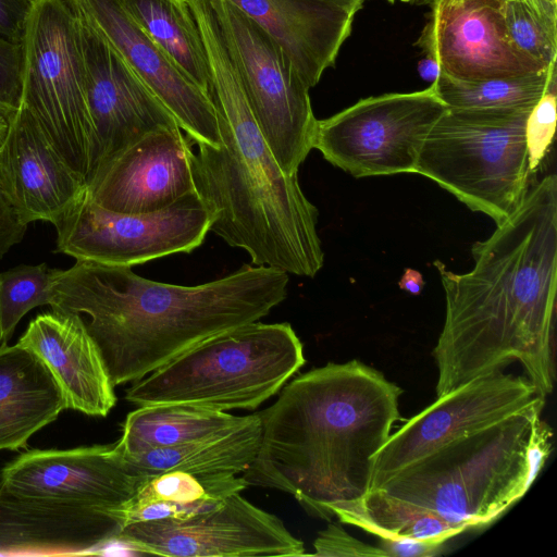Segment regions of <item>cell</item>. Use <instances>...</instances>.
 <instances>
[{
    "label": "cell",
    "mask_w": 557,
    "mask_h": 557,
    "mask_svg": "<svg viewBox=\"0 0 557 557\" xmlns=\"http://www.w3.org/2000/svg\"><path fill=\"white\" fill-rule=\"evenodd\" d=\"M210 222V213L197 191L147 213L108 210L86 191L55 227V251L76 260L133 267L193 251L203 243Z\"/></svg>",
    "instance_id": "8fae6325"
},
{
    "label": "cell",
    "mask_w": 557,
    "mask_h": 557,
    "mask_svg": "<svg viewBox=\"0 0 557 557\" xmlns=\"http://www.w3.org/2000/svg\"><path fill=\"white\" fill-rule=\"evenodd\" d=\"M193 144L178 125L151 131L103 164L87 183V195L114 212L163 209L196 191Z\"/></svg>",
    "instance_id": "2e32d148"
},
{
    "label": "cell",
    "mask_w": 557,
    "mask_h": 557,
    "mask_svg": "<svg viewBox=\"0 0 557 557\" xmlns=\"http://www.w3.org/2000/svg\"><path fill=\"white\" fill-rule=\"evenodd\" d=\"M556 85L531 109L525 122V144L530 175L535 173L552 145L556 131Z\"/></svg>",
    "instance_id": "1f68e13d"
},
{
    "label": "cell",
    "mask_w": 557,
    "mask_h": 557,
    "mask_svg": "<svg viewBox=\"0 0 557 557\" xmlns=\"http://www.w3.org/2000/svg\"><path fill=\"white\" fill-rule=\"evenodd\" d=\"M503 12L508 37L517 50L543 67L556 63L557 1L508 0Z\"/></svg>",
    "instance_id": "f546056e"
},
{
    "label": "cell",
    "mask_w": 557,
    "mask_h": 557,
    "mask_svg": "<svg viewBox=\"0 0 557 557\" xmlns=\"http://www.w3.org/2000/svg\"><path fill=\"white\" fill-rule=\"evenodd\" d=\"M187 1L205 44L221 136L219 147L197 144L193 158L195 189L211 216L209 231L244 249L255 265L313 277L324 262L318 209L263 138L209 0Z\"/></svg>",
    "instance_id": "277c9868"
},
{
    "label": "cell",
    "mask_w": 557,
    "mask_h": 557,
    "mask_svg": "<svg viewBox=\"0 0 557 557\" xmlns=\"http://www.w3.org/2000/svg\"><path fill=\"white\" fill-rule=\"evenodd\" d=\"M0 178L26 225L46 221L57 227L87 189L22 106L9 117L0 145Z\"/></svg>",
    "instance_id": "ffe728a7"
},
{
    "label": "cell",
    "mask_w": 557,
    "mask_h": 557,
    "mask_svg": "<svg viewBox=\"0 0 557 557\" xmlns=\"http://www.w3.org/2000/svg\"><path fill=\"white\" fill-rule=\"evenodd\" d=\"M252 115L275 160L297 175L317 124L309 88L282 47L230 0H209Z\"/></svg>",
    "instance_id": "9c48e42d"
},
{
    "label": "cell",
    "mask_w": 557,
    "mask_h": 557,
    "mask_svg": "<svg viewBox=\"0 0 557 557\" xmlns=\"http://www.w3.org/2000/svg\"><path fill=\"white\" fill-rule=\"evenodd\" d=\"M21 103L85 183L92 127L76 0H35L22 37Z\"/></svg>",
    "instance_id": "ba28073f"
},
{
    "label": "cell",
    "mask_w": 557,
    "mask_h": 557,
    "mask_svg": "<svg viewBox=\"0 0 557 557\" xmlns=\"http://www.w3.org/2000/svg\"><path fill=\"white\" fill-rule=\"evenodd\" d=\"M313 556L342 557V556H383L385 553L379 546L363 543L348 534L342 527L330 523L319 533L313 542Z\"/></svg>",
    "instance_id": "836d02e7"
},
{
    "label": "cell",
    "mask_w": 557,
    "mask_h": 557,
    "mask_svg": "<svg viewBox=\"0 0 557 557\" xmlns=\"http://www.w3.org/2000/svg\"><path fill=\"white\" fill-rule=\"evenodd\" d=\"M35 0H0V37L21 45L24 27Z\"/></svg>",
    "instance_id": "e575fe53"
},
{
    "label": "cell",
    "mask_w": 557,
    "mask_h": 557,
    "mask_svg": "<svg viewBox=\"0 0 557 557\" xmlns=\"http://www.w3.org/2000/svg\"><path fill=\"white\" fill-rule=\"evenodd\" d=\"M195 144L219 147L215 107L140 28L122 0H77Z\"/></svg>",
    "instance_id": "d6986e66"
},
{
    "label": "cell",
    "mask_w": 557,
    "mask_h": 557,
    "mask_svg": "<svg viewBox=\"0 0 557 557\" xmlns=\"http://www.w3.org/2000/svg\"><path fill=\"white\" fill-rule=\"evenodd\" d=\"M9 129V116L0 111V145L4 140Z\"/></svg>",
    "instance_id": "ab89813d"
},
{
    "label": "cell",
    "mask_w": 557,
    "mask_h": 557,
    "mask_svg": "<svg viewBox=\"0 0 557 557\" xmlns=\"http://www.w3.org/2000/svg\"><path fill=\"white\" fill-rule=\"evenodd\" d=\"M288 274L243 264L196 286L151 281L132 267L76 260L53 286V311L84 320L114 386L135 382L200 342L259 321L287 296ZM83 318V317H82Z\"/></svg>",
    "instance_id": "3957f363"
},
{
    "label": "cell",
    "mask_w": 557,
    "mask_h": 557,
    "mask_svg": "<svg viewBox=\"0 0 557 557\" xmlns=\"http://www.w3.org/2000/svg\"><path fill=\"white\" fill-rule=\"evenodd\" d=\"M125 524L120 511L25 495L0 483V555L96 554L115 542Z\"/></svg>",
    "instance_id": "ac0fdd59"
},
{
    "label": "cell",
    "mask_w": 557,
    "mask_h": 557,
    "mask_svg": "<svg viewBox=\"0 0 557 557\" xmlns=\"http://www.w3.org/2000/svg\"><path fill=\"white\" fill-rule=\"evenodd\" d=\"M261 419L250 414L242 425L181 445L124 456L132 472L141 480L169 471L191 474L243 473L252 462L260 442Z\"/></svg>",
    "instance_id": "cb8c5ba5"
},
{
    "label": "cell",
    "mask_w": 557,
    "mask_h": 557,
    "mask_svg": "<svg viewBox=\"0 0 557 557\" xmlns=\"http://www.w3.org/2000/svg\"><path fill=\"white\" fill-rule=\"evenodd\" d=\"M22 45L0 37V111L9 117L21 103Z\"/></svg>",
    "instance_id": "d6a6232c"
},
{
    "label": "cell",
    "mask_w": 557,
    "mask_h": 557,
    "mask_svg": "<svg viewBox=\"0 0 557 557\" xmlns=\"http://www.w3.org/2000/svg\"><path fill=\"white\" fill-rule=\"evenodd\" d=\"M66 408L42 359L17 343L0 345V450H17Z\"/></svg>",
    "instance_id": "603a6c76"
},
{
    "label": "cell",
    "mask_w": 557,
    "mask_h": 557,
    "mask_svg": "<svg viewBox=\"0 0 557 557\" xmlns=\"http://www.w3.org/2000/svg\"><path fill=\"white\" fill-rule=\"evenodd\" d=\"M77 5L92 127L87 185L103 164L138 138L178 124L78 1Z\"/></svg>",
    "instance_id": "5bb4252c"
},
{
    "label": "cell",
    "mask_w": 557,
    "mask_h": 557,
    "mask_svg": "<svg viewBox=\"0 0 557 557\" xmlns=\"http://www.w3.org/2000/svg\"><path fill=\"white\" fill-rule=\"evenodd\" d=\"M249 417L181 404L140 406L126 416L116 445L124 456L138 455L227 432Z\"/></svg>",
    "instance_id": "484cf974"
},
{
    "label": "cell",
    "mask_w": 557,
    "mask_h": 557,
    "mask_svg": "<svg viewBox=\"0 0 557 557\" xmlns=\"http://www.w3.org/2000/svg\"><path fill=\"white\" fill-rule=\"evenodd\" d=\"M236 474L197 475L169 471L144 479L124 505L128 523L158 519H187L218 508L223 500L247 487Z\"/></svg>",
    "instance_id": "d4e9b609"
},
{
    "label": "cell",
    "mask_w": 557,
    "mask_h": 557,
    "mask_svg": "<svg viewBox=\"0 0 557 557\" xmlns=\"http://www.w3.org/2000/svg\"><path fill=\"white\" fill-rule=\"evenodd\" d=\"M115 542L143 554L171 557L302 556L301 540L283 521L240 493L187 519L128 523Z\"/></svg>",
    "instance_id": "7c38bea8"
},
{
    "label": "cell",
    "mask_w": 557,
    "mask_h": 557,
    "mask_svg": "<svg viewBox=\"0 0 557 557\" xmlns=\"http://www.w3.org/2000/svg\"><path fill=\"white\" fill-rule=\"evenodd\" d=\"M503 5V0H434L416 46L438 63L441 73L456 79L517 76L547 69L515 48Z\"/></svg>",
    "instance_id": "9a60e30c"
},
{
    "label": "cell",
    "mask_w": 557,
    "mask_h": 557,
    "mask_svg": "<svg viewBox=\"0 0 557 557\" xmlns=\"http://www.w3.org/2000/svg\"><path fill=\"white\" fill-rule=\"evenodd\" d=\"M553 1H557V0H553Z\"/></svg>",
    "instance_id": "bcb514c9"
},
{
    "label": "cell",
    "mask_w": 557,
    "mask_h": 557,
    "mask_svg": "<svg viewBox=\"0 0 557 557\" xmlns=\"http://www.w3.org/2000/svg\"><path fill=\"white\" fill-rule=\"evenodd\" d=\"M356 1H358V2H360V3H363V1H364V0H356Z\"/></svg>",
    "instance_id": "7bdbcfd3"
},
{
    "label": "cell",
    "mask_w": 557,
    "mask_h": 557,
    "mask_svg": "<svg viewBox=\"0 0 557 557\" xmlns=\"http://www.w3.org/2000/svg\"><path fill=\"white\" fill-rule=\"evenodd\" d=\"M260 411L257 454L247 485L290 494L310 515L330 520L332 507L371 488L373 459L401 419V388L359 360L305 372Z\"/></svg>",
    "instance_id": "7a4b0ae2"
},
{
    "label": "cell",
    "mask_w": 557,
    "mask_h": 557,
    "mask_svg": "<svg viewBox=\"0 0 557 557\" xmlns=\"http://www.w3.org/2000/svg\"><path fill=\"white\" fill-rule=\"evenodd\" d=\"M545 400L527 376L503 371L474 379L436 397L391 433L373 459L371 488L430 451Z\"/></svg>",
    "instance_id": "4fadbf2b"
},
{
    "label": "cell",
    "mask_w": 557,
    "mask_h": 557,
    "mask_svg": "<svg viewBox=\"0 0 557 557\" xmlns=\"http://www.w3.org/2000/svg\"><path fill=\"white\" fill-rule=\"evenodd\" d=\"M418 73L422 79L432 84L440 75L441 70L438 63L433 58L425 55L418 63Z\"/></svg>",
    "instance_id": "f35d334b"
},
{
    "label": "cell",
    "mask_w": 557,
    "mask_h": 557,
    "mask_svg": "<svg viewBox=\"0 0 557 557\" xmlns=\"http://www.w3.org/2000/svg\"><path fill=\"white\" fill-rule=\"evenodd\" d=\"M544 404L446 443L373 490L466 530L492 522L533 484L527 450Z\"/></svg>",
    "instance_id": "5b68a950"
},
{
    "label": "cell",
    "mask_w": 557,
    "mask_h": 557,
    "mask_svg": "<svg viewBox=\"0 0 557 557\" xmlns=\"http://www.w3.org/2000/svg\"><path fill=\"white\" fill-rule=\"evenodd\" d=\"M432 85L447 108H532L556 85V63L539 72L476 81L456 79L440 73Z\"/></svg>",
    "instance_id": "f1b7e54d"
},
{
    "label": "cell",
    "mask_w": 557,
    "mask_h": 557,
    "mask_svg": "<svg viewBox=\"0 0 557 557\" xmlns=\"http://www.w3.org/2000/svg\"><path fill=\"white\" fill-rule=\"evenodd\" d=\"M141 481L116 443L30 449L8 462L0 474V483L16 493L78 500L122 513Z\"/></svg>",
    "instance_id": "e0dca14e"
},
{
    "label": "cell",
    "mask_w": 557,
    "mask_h": 557,
    "mask_svg": "<svg viewBox=\"0 0 557 557\" xmlns=\"http://www.w3.org/2000/svg\"><path fill=\"white\" fill-rule=\"evenodd\" d=\"M140 28L210 97L205 44L187 0H122Z\"/></svg>",
    "instance_id": "4316f807"
},
{
    "label": "cell",
    "mask_w": 557,
    "mask_h": 557,
    "mask_svg": "<svg viewBox=\"0 0 557 557\" xmlns=\"http://www.w3.org/2000/svg\"><path fill=\"white\" fill-rule=\"evenodd\" d=\"M532 108H447L423 140L416 173L502 223L529 189L525 122Z\"/></svg>",
    "instance_id": "52a82bcc"
},
{
    "label": "cell",
    "mask_w": 557,
    "mask_h": 557,
    "mask_svg": "<svg viewBox=\"0 0 557 557\" xmlns=\"http://www.w3.org/2000/svg\"><path fill=\"white\" fill-rule=\"evenodd\" d=\"M379 547L386 557H429L437 555L443 544H433L409 537L381 539Z\"/></svg>",
    "instance_id": "8d00e7d4"
},
{
    "label": "cell",
    "mask_w": 557,
    "mask_h": 557,
    "mask_svg": "<svg viewBox=\"0 0 557 557\" xmlns=\"http://www.w3.org/2000/svg\"><path fill=\"white\" fill-rule=\"evenodd\" d=\"M60 271L40 263L21 264L0 272V345L8 344L27 312L51 305Z\"/></svg>",
    "instance_id": "4dcf8cb0"
},
{
    "label": "cell",
    "mask_w": 557,
    "mask_h": 557,
    "mask_svg": "<svg viewBox=\"0 0 557 557\" xmlns=\"http://www.w3.org/2000/svg\"><path fill=\"white\" fill-rule=\"evenodd\" d=\"M399 288L409 292L412 295H419L424 286V281L420 272L413 269H407L398 282Z\"/></svg>",
    "instance_id": "74e56055"
},
{
    "label": "cell",
    "mask_w": 557,
    "mask_h": 557,
    "mask_svg": "<svg viewBox=\"0 0 557 557\" xmlns=\"http://www.w3.org/2000/svg\"><path fill=\"white\" fill-rule=\"evenodd\" d=\"M18 343L47 364L64 394L67 409L106 417L114 407V385L82 315L53 310L38 314Z\"/></svg>",
    "instance_id": "7402d4cb"
},
{
    "label": "cell",
    "mask_w": 557,
    "mask_h": 557,
    "mask_svg": "<svg viewBox=\"0 0 557 557\" xmlns=\"http://www.w3.org/2000/svg\"><path fill=\"white\" fill-rule=\"evenodd\" d=\"M387 1H388V2H391V3H394V2H395V0H387Z\"/></svg>",
    "instance_id": "ee69618b"
},
{
    "label": "cell",
    "mask_w": 557,
    "mask_h": 557,
    "mask_svg": "<svg viewBox=\"0 0 557 557\" xmlns=\"http://www.w3.org/2000/svg\"><path fill=\"white\" fill-rule=\"evenodd\" d=\"M230 1L282 47L309 89L334 65L360 9L333 0Z\"/></svg>",
    "instance_id": "44dd1931"
},
{
    "label": "cell",
    "mask_w": 557,
    "mask_h": 557,
    "mask_svg": "<svg viewBox=\"0 0 557 557\" xmlns=\"http://www.w3.org/2000/svg\"><path fill=\"white\" fill-rule=\"evenodd\" d=\"M26 230L0 178V259L23 239Z\"/></svg>",
    "instance_id": "d590c367"
},
{
    "label": "cell",
    "mask_w": 557,
    "mask_h": 557,
    "mask_svg": "<svg viewBox=\"0 0 557 557\" xmlns=\"http://www.w3.org/2000/svg\"><path fill=\"white\" fill-rule=\"evenodd\" d=\"M446 109L432 84L368 97L317 120L312 148L355 177L416 173L423 140Z\"/></svg>",
    "instance_id": "30bf717a"
},
{
    "label": "cell",
    "mask_w": 557,
    "mask_h": 557,
    "mask_svg": "<svg viewBox=\"0 0 557 557\" xmlns=\"http://www.w3.org/2000/svg\"><path fill=\"white\" fill-rule=\"evenodd\" d=\"M306 363L292 325L250 322L211 336L126 389L138 407L181 404L255 410Z\"/></svg>",
    "instance_id": "8992f818"
},
{
    "label": "cell",
    "mask_w": 557,
    "mask_h": 557,
    "mask_svg": "<svg viewBox=\"0 0 557 557\" xmlns=\"http://www.w3.org/2000/svg\"><path fill=\"white\" fill-rule=\"evenodd\" d=\"M411 5H431L434 0H401Z\"/></svg>",
    "instance_id": "60d3db41"
},
{
    "label": "cell",
    "mask_w": 557,
    "mask_h": 557,
    "mask_svg": "<svg viewBox=\"0 0 557 557\" xmlns=\"http://www.w3.org/2000/svg\"><path fill=\"white\" fill-rule=\"evenodd\" d=\"M467 273L435 261L446 314L433 350L436 397L512 361L546 397L554 389L557 178L529 188L517 210L471 248Z\"/></svg>",
    "instance_id": "6da1fadb"
},
{
    "label": "cell",
    "mask_w": 557,
    "mask_h": 557,
    "mask_svg": "<svg viewBox=\"0 0 557 557\" xmlns=\"http://www.w3.org/2000/svg\"><path fill=\"white\" fill-rule=\"evenodd\" d=\"M331 511L341 522L380 539L409 537L444 544L466 531L432 511L389 498L377 490H370L358 500L336 505Z\"/></svg>",
    "instance_id": "83f0119b"
},
{
    "label": "cell",
    "mask_w": 557,
    "mask_h": 557,
    "mask_svg": "<svg viewBox=\"0 0 557 557\" xmlns=\"http://www.w3.org/2000/svg\"><path fill=\"white\" fill-rule=\"evenodd\" d=\"M333 1H336V2H339L343 4H348V5H357L359 8H361V5H362V3H360L356 0H333Z\"/></svg>",
    "instance_id": "b9f144b4"
},
{
    "label": "cell",
    "mask_w": 557,
    "mask_h": 557,
    "mask_svg": "<svg viewBox=\"0 0 557 557\" xmlns=\"http://www.w3.org/2000/svg\"><path fill=\"white\" fill-rule=\"evenodd\" d=\"M503 1L505 2V1H508V0H503Z\"/></svg>",
    "instance_id": "f6af8a7d"
}]
</instances>
